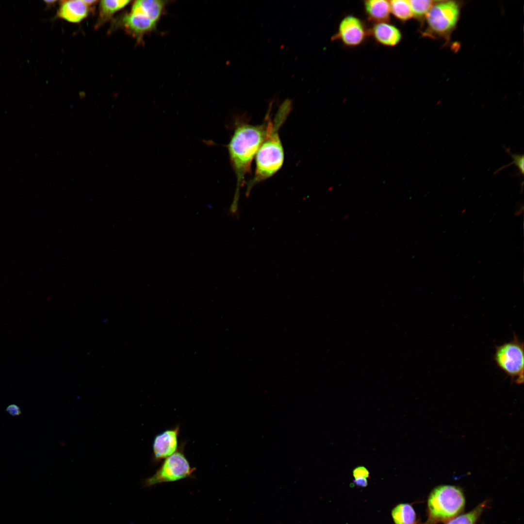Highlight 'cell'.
<instances>
[{
	"mask_svg": "<svg viewBox=\"0 0 524 524\" xmlns=\"http://www.w3.org/2000/svg\"><path fill=\"white\" fill-rule=\"evenodd\" d=\"M269 109L265 121L253 125L244 121L236 123L228 148L231 164L236 179L233 200L230 208L232 214L236 213L240 191L244 186L245 177L250 172L251 162L267 133L271 120Z\"/></svg>",
	"mask_w": 524,
	"mask_h": 524,
	"instance_id": "cell-1",
	"label": "cell"
},
{
	"mask_svg": "<svg viewBox=\"0 0 524 524\" xmlns=\"http://www.w3.org/2000/svg\"><path fill=\"white\" fill-rule=\"evenodd\" d=\"M292 109V100L287 98L279 105L274 118L271 119L266 136L255 156L256 168L253 177L247 185V196L253 186L271 177L281 168L284 154L279 130Z\"/></svg>",
	"mask_w": 524,
	"mask_h": 524,
	"instance_id": "cell-2",
	"label": "cell"
},
{
	"mask_svg": "<svg viewBox=\"0 0 524 524\" xmlns=\"http://www.w3.org/2000/svg\"><path fill=\"white\" fill-rule=\"evenodd\" d=\"M465 500L461 490L457 486L441 485L430 493L427 502V524L448 522L464 509Z\"/></svg>",
	"mask_w": 524,
	"mask_h": 524,
	"instance_id": "cell-3",
	"label": "cell"
},
{
	"mask_svg": "<svg viewBox=\"0 0 524 524\" xmlns=\"http://www.w3.org/2000/svg\"><path fill=\"white\" fill-rule=\"evenodd\" d=\"M460 5L455 0L436 1L424 19L422 36L449 40L460 17Z\"/></svg>",
	"mask_w": 524,
	"mask_h": 524,
	"instance_id": "cell-4",
	"label": "cell"
},
{
	"mask_svg": "<svg viewBox=\"0 0 524 524\" xmlns=\"http://www.w3.org/2000/svg\"><path fill=\"white\" fill-rule=\"evenodd\" d=\"M493 360L497 367L517 384L524 382V344L514 333L513 339L496 346Z\"/></svg>",
	"mask_w": 524,
	"mask_h": 524,
	"instance_id": "cell-5",
	"label": "cell"
},
{
	"mask_svg": "<svg viewBox=\"0 0 524 524\" xmlns=\"http://www.w3.org/2000/svg\"><path fill=\"white\" fill-rule=\"evenodd\" d=\"M195 471L181 447V449L165 458L154 474L144 479L142 485L149 488L158 484L179 481L191 477Z\"/></svg>",
	"mask_w": 524,
	"mask_h": 524,
	"instance_id": "cell-6",
	"label": "cell"
},
{
	"mask_svg": "<svg viewBox=\"0 0 524 524\" xmlns=\"http://www.w3.org/2000/svg\"><path fill=\"white\" fill-rule=\"evenodd\" d=\"M368 35L369 30L364 22L357 16L348 15L341 19L331 40L339 41L345 47L354 48L362 44Z\"/></svg>",
	"mask_w": 524,
	"mask_h": 524,
	"instance_id": "cell-7",
	"label": "cell"
},
{
	"mask_svg": "<svg viewBox=\"0 0 524 524\" xmlns=\"http://www.w3.org/2000/svg\"><path fill=\"white\" fill-rule=\"evenodd\" d=\"M180 426L166 429L154 438L152 443L153 460L154 462L164 459L178 449Z\"/></svg>",
	"mask_w": 524,
	"mask_h": 524,
	"instance_id": "cell-8",
	"label": "cell"
},
{
	"mask_svg": "<svg viewBox=\"0 0 524 524\" xmlns=\"http://www.w3.org/2000/svg\"><path fill=\"white\" fill-rule=\"evenodd\" d=\"M369 35L378 44L391 48L399 44L403 38L401 30L390 21L374 23L369 29Z\"/></svg>",
	"mask_w": 524,
	"mask_h": 524,
	"instance_id": "cell-9",
	"label": "cell"
},
{
	"mask_svg": "<svg viewBox=\"0 0 524 524\" xmlns=\"http://www.w3.org/2000/svg\"><path fill=\"white\" fill-rule=\"evenodd\" d=\"M125 27L138 40H141L144 34L154 30L157 23L142 14L130 13L122 19Z\"/></svg>",
	"mask_w": 524,
	"mask_h": 524,
	"instance_id": "cell-10",
	"label": "cell"
},
{
	"mask_svg": "<svg viewBox=\"0 0 524 524\" xmlns=\"http://www.w3.org/2000/svg\"><path fill=\"white\" fill-rule=\"evenodd\" d=\"M83 0L64 1L58 11V17L72 23H78L85 18L89 12Z\"/></svg>",
	"mask_w": 524,
	"mask_h": 524,
	"instance_id": "cell-11",
	"label": "cell"
},
{
	"mask_svg": "<svg viewBox=\"0 0 524 524\" xmlns=\"http://www.w3.org/2000/svg\"><path fill=\"white\" fill-rule=\"evenodd\" d=\"M368 19L374 23L390 21L391 11L389 0H366L363 3Z\"/></svg>",
	"mask_w": 524,
	"mask_h": 524,
	"instance_id": "cell-12",
	"label": "cell"
},
{
	"mask_svg": "<svg viewBox=\"0 0 524 524\" xmlns=\"http://www.w3.org/2000/svg\"><path fill=\"white\" fill-rule=\"evenodd\" d=\"M167 1L162 0H138L133 3L131 13L142 14L157 24Z\"/></svg>",
	"mask_w": 524,
	"mask_h": 524,
	"instance_id": "cell-13",
	"label": "cell"
},
{
	"mask_svg": "<svg viewBox=\"0 0 524 524\" xmlns=\"http://www.w3.org/2000/svg\"><path fill=\"white\" fill-rule=\"evenodd\" d=\"M130 0H104L100 3V11L98 24L100 25L112 16L115 12L126 6Z\"/></svg>",
	"mask_w": 524,
	"mask_h": 524,
	"instance_id": "cell-14",
	"label": "cell"
},
{
	"mask_svg": "<svg viewBox=\"0 0 524 524\" xmlns=\"http://www.w3.org/2000/svg\"><path fill=\"white\" fill-rule=\"evenodd\" d=\"M395 524H414L416 514L413 508L408 504H401L392 512Z\"/></svg>",
	"mask_w": 524,
	"mask_h": 524,
	"instance_id": "cell-15",
	"label": "cell"
},
{
	"mask_svg": "<svg viewBox=\"0 0 524 524\" xmlns=\"http://www.w3.org/2000/svg\"><path fill=\"white\" fill-rule=\"evenodd\" d=\"M391 15L402 22H406L412 16L411 8L408 0H389Z\"/></svg>",
	"mask_w": 524,
	"mask_h": 524,
	"instance_id": "cell-16",
	"label": "cell"
},
{
	"mask_svg": "<svg viewBox=\"0 0 524 524\" xmlns=\"http://www.w3.org/2000/svg\"><path fill=\"white\" fill-rule=\"evenodd\" d=\"M413 17L423 21L436 1L430 0H408Z\"/></svg>",
	"mask_w": 524,
	"mask_h": 524,
	"instance_id": "cell-17",
	"label": "cell"
},
{
	"mask_svg": "<svg viewBox=\"0 0 524 524\" xmlns=\"http://www.w3.org/2000/svg\"><path fill=\"white\" fill-rule=\"evenodd\" d=\"M486 502H483L470 512L455 517L448 521L446 524H475L484 510Z\"/></svg>",
	"mask_w": 524,
	"mask_h": 524,
	"instance_id": "cell-18",
	"label": "cell"
},
{
	"mask_svg": "<svg viewBox=\"0 0 524 524\" xmlns=\"http://www.w3.org/2000/svg\"><path fill=\"white\" fill-rule=\"evenodd\" d=\"M507 151H508V153H509L511 155V157L513 160V161L511 163V164H508V165H506L505 166L507 167V166H508V165H510L511 164H515L516 165V166L518 167V168L519 169L521 174L523 175L524 174V156H523V155H521L516 154H511L510 153V151L508 150Z\"/></svg>",
	"mask_w": 524,
	"mask_h": 524,
	"instance_id": "cell-19",
	"label": "cell"
},
{
	"mask_svg": "<svg viewBox=\"0 0 524 524\" xmlns=\"http://www.w3.org/2000/svg\"><path fill=\"white\" fill-rule=\"evenodd\" d=\"M6 411L12 417H17L21 415L22 410L19 406L16 404L9 405L5 409Z\"/></svg>",
	"mask_w": 524,
	"mask_h": 524,
	"instance_id": "cell-20",
	"label": "cell"
},
{
	"mask_svg": "<svg viewBox=\"0 0 524 524\" xmlns=\"http://www.w3.org/2000/svg\"><path fill=\"white\" fill-rule=\"evenodd\" d=\"M353 475L355 478L359 477L367 478L369 475V472L364 466H359L353 470Z\"/></svg>",
	"mask_w": 524,
	"mask_h": 524,
	"instance_id": "cell-21",
	"label": "cell"
},
{
	"mask_svg": "<svg viewBox=\"0 0 524 524\" xmlns=\"http://www.w3.org/2000/svg\"><path fill=\"white\" fill-rule=\"evenodd\" d=\"M354 483L358 486L361 487H365L367 485V480L366 478L359 477L355 478Z\"/></svg>",
	"mask_w": 524,
	"mask_h": 524,
	"instance_id": "cell-22",
	"label": "cell"
},
{
	"mask_svg": "<svg viewBox=\"0 0 524 524\" xmlns=\"http://www.w3.org/2000/svg\"><path fill=\"white\" fill-rule=\"evenodd\" d=\"M83 1L88 6L92 5L93 4H95V3L97 2V0H83Z\"/></svg>",
	"mask_w": 524,
	"mask_h": 524,
	"instance_id": "cell-23",
	"label": "cell"
}]
</instances>
